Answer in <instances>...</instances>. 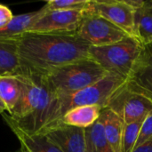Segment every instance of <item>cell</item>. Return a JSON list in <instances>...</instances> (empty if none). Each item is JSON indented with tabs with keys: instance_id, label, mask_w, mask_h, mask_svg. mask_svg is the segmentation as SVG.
Returning a JSON list of instances; mask_svg holds the SVG:
<instances>
[{
	"instance_id": "obj_1",
	"label": "cell",
	"mask_w": 152,
	"mask_h": 152,
	"mask_svg": "<svg viewBox=\"0 0 152 152\" xmlns=\"http://www.w3.org/2000/svg\"><path fill=\"white\" fill-rule=\"evenodd\" d=\"M17 46L20 71L41 76L89 58L90 45L77 34L27 32L17 41Z\"/></svg>"
},
{
	"instance_id": "obj_2",
	"label": "cell",
	"mask_w": 152,
	"mask_h": 152,
	"mask_svg": "<svg viewBox=\"0 0 152 152\" xmlns=\"http://www.w3.org/2000/svg\"><path fill=\"white\" fill-rule=\"evenodd\" d=\"M19 77L22 90L12 110L7 113L14 123L24 132L40 134L45 127L55 94L47 86L44 76L20 71Z\"/></svg>"
},
{
	"instance_id": "obj_3",
	"label": "cell",
	"mask_w": 152,
	"mask_h": 152,
	"mask_svg": "<svg viewBox=\"0 0 152 152\" xmlns=\"http://www.w3.org/2000/svg\"><path fill=\"white\" fill-rule=\"evenodd\" d=\"M126 80L117 74L108 73L100 81L80 91L69 94L55 95L49 119L43 131L59 123L61 118L72 109L92 105H97L102 109L106 108L111 94Z\"/></svg>"
},
{
	"instance_id": "obj_4",
	"label": "cell",
	"mask_w": 152,
	"mask_h": 152,
	"mask_svg": "<svg viewBox=\"0 0 152 152\" xmlns=\"http://www.w3.org/2000/svg\"><path fill=\"white\" fill-rule=\"evenodd\" d=\"M108 72L91 58L59 68L44 76L45 81L55 95L69 94L95 84Z\"/></svg>"
},
{
	"instance_id": "obj_5",
	"label": "cell",
	"mask_w": 152,
	"mask_h": 152,
	"mask_svg": "<svg viewBox=\"0 0 152 152\" xmlns=\"http://www.w3.org/2000/svg\"><path fill=\"white\" fill-rule=\"evenodd\" d=\"M144 47L136 38L126 37L118 43L108 45H90L89 58L108 73L117 74L127 79Z\"/></svg>"
},
{
	"instance_id": "obj_6",
	"label": "cell",
	"mask_w": 152,
	"mask_h": 152,
	"mask_svg": "<svg viewBox=\"0 0 152 152\" xmlns=\"http://www.w3.org/2000/svg\"><path fill=\"white\" fill-rule=\"evenodd\" d=\"M106 108L117 114L125 124L145 118L152 111V101L126 80L110 97Z\"/></svg>"
},
{
	"instance_id": "obj_7",
	"label": "cell",
	"mask_w": 152,
	"mask_h": 152,
	"mask_svg": "<svg viewBox=\"0 0 152 152\" xmlns=\"http://www.w3.org/2000/svg\"><path fill=\"white\" fill-rule=\"evenodd\" d=\"M76 34L91 46L115 44L129 37L118 27L88 8L85 11L84 18Z\"/></svg>"
},
{
	"instance_id": "obj_8",
	"label": "cell",
	"mask_w": 152,
	"mask_h": 152,
	"mask_svg": "<svg viewBox=\"0 0 152 152\" xmlns=\"http://www.w3.org/2000/svg\"><path fill=\"white\" fill-rule=\"evenodd\" d=\"M85 11L86 10L45 11V12L30 27L28 32L76 34L84 18Z\"/></svg>"
},
{
	"instance_id": "obj_9",
	"label": "cell",
	"mask_w": 152,
	"mask_h": 152,
	"mask_svg": "<svg viewBox=\"0 0 152 152\" xmlns=\"http://www.w3.org/2000/svg\"><path fill=\"white\" fill-rule=\"evenodd\" d=\"M88 9L118 27L127 36L135 38L134 18L136 10L127 4L125 0H92Z\"/></svg>"
},
{
	"instance_id": "obj_10",
	"label": "cell",
	"mask_w": 152,
	"mask_h": 152,
	"mask_svg": "<svg viewBox=\"0 0 152 152\" xmlns=\"http://www.w3.org/2000/svg\"><path fill=\"white\" fill-rule=\"evenodd\" d=\"M40 134H45L63 152H87L84 128L59 123Z\"/></svg>"
},
{
	"instance_id": "obj_11",
	"label": "cell",
	"mask_w": 152,
	"mask_h": 152,
	"mask_svg": "<svg viewBox=\"0 0 152 152\" xmlns=\"http://www.w3.org/2000/svg\"><path fill=\"white\" fill-rule=\"evenodd\" d=\"M4 122L15 134L20 143L21 152H63L45 134H31L21 130L8 114H1Z\"/></svg>"
},
{
	"instance_id": "obj_12",
	"label": "cell",
	"mask_w": 152,
	"mask_h": 152,
	"mask_svg": "<svg viewBox=\"0 0 152 152\" xmlns=\"http://www.w3.org/2000/svg\"><path fill=\"white\" fill-rule=\"evenodd\" d=\"M126 81L152 101V48L144 47Z\"/></svg>"
},
{
	"instance_id": "obj_13",
	"label": "cell",
	"mask_w": 152,
	"mask_h": 152,
	"mask_svg": "<svg viewBox=\"0 0 152 152\" xmlns=\"http://www.w3.org/2000/svg\"><path fill=\"white\" fill-rule=\"evenodd\" d=\"M45 12L42 7L36 12L15 15L9 24L0 28V41H18Z\"/></svg>"
},
{
	"instance_id": "obj_14",
	"label": "cell",
	"mask_w": 152,
	"mask_h": 152,
	"mask_svg": "<svg viewBox=\"0 0 152 152\" xmlns=\"http://www.w3.org/2000/svg\"><path fill=\"white\" fill-rule=\"evenodd\" d=\"M100 118L102 122L104 134L114 152H122V139L125 123L112 110L104 108Z\"/></svg>"
},
{
	"instance_id": "obj_15",
	"label": "cell",
	"mask_w": 152,
	"mask_h": 152,
	"mask_svg": "<svg viewBox=\"0 0 152 152\" xmlns=\"http://www.w3.org/2000/svg\"><path fill=\"white\" fill-rule=\"evenodd\" d=\"M102 110V107L97 105L77 107L68 111L59 123L86 129L93 126L100 118Z\"/></svg>"
},
{
	"instance_id": "obj_16",
	"label": "cell",
	"mask_w": 152,
	"mask_h": 152,
	"mask_svg": "<svg viewBox=\"0 0 152 152\" xmlns=\"http://www.w3.org/2000/svg\"><path fill=\"white\" fill-rule=\"evenodd\" d=\"M134 37L144 46L152 44V0L135 11Z\"/></svg>"
},
{
	"instance_id": "obj_17",
	"label": "cell",
	"mask_w": 152,
	"mask_h": 152,
	"mask_svg": "<svg viewBox=\"0 0 152 152\" xmlns=\"http://www.w3.org/2000/svg\"><path fill=\"white\" fill-rule=\"evenodd\" d=\"M20 70L17 41H0V77L17 75Z\"/></svg>"
},
{
	"instance_id": "obj_18",
	"label": "cell",
	"mask_w": 152,
	"mask_h": 152,
	"mask_svg": "<svg viewBox=\"0 0 152 152\" xmlns=\"http://www.w3.org/2000/svg\"><path fill=\"white\" fill-rule=\"evenodd\" d=\"M22 90L21 82L17 75L0 77V100L11 113L15 107Z\"/></svg>"
},
{
	"instance_id": "obj_19",
	"label": "cell",
	"mask_w": 152,
	"mask_h": 152,
	"mask_svg": "<svg viewBox=\"0 0 152 152\" xmlns=\"http://www.w3.org/2000/svg\"><path fill=\"white\" fill-rule=\"evenodd\" d=\"M87 152H114L104 134L101 118L93 126L85 129Z\"/></svg>"
},
{
	"instance_id": "obj_20",
	"label": "cell",
	"mask_w": 152,
	"mask_h": 152,
	"mask_svg": "<svg viewBox=\"0 0 152 152\" xmlns=\"http://www.w3.org/2000/svg\"><path fill=\"white\" fill-rule=\"evenodd\" d=\"M144 119L145 118H142L129 124H125L122 139V152H132L134 151Z\"/></svg>"
},
{
	"instance_id": "obj_21",
	"label": "cell",
	"mask_w": 152,
	"mask_h": 152,
	"mask_svg": "<svg viewBox=\"0 0 152 152\" xmlns=\"http://www.w3.org/2000/svg\"><path fill=\"white\" fill-rule=\"evenodd\" d=\"M92 0H50L43 6L45 11H71L86 10Z\"/></svg>"
},
{
	"instance_id": "obj_22",
	"label": "cell",
	"mask_w": 152,
	"mask_h": 152,
	"mask_svg": "<svg viewBox=\"0 0 152 152\" xmlns=\"http://www.w3.org/2000/svg\"><path fill=\"white\" fill-rule=\"evenodd\" d=\"M152 138V111L145 118L143 123H142V128H141V132H140V134H139V137H138V140H137V142H136V145L134 147L137 148L139 147L140 145L143 144L145 142L149 141L150 139Z\"/></svg>"
},
{
	"instance_id": "obj_23",
	"label": "cell",
	"mask_w": 152,
	"mask_h": 152,
	"mask_svg": "<svg viewBox=\"0 0 152 152\" xmlns=\"http://www.w3.org/2000/svg\"><path fill=\"white\" fill-rule=\"evenodd\" d=\"M13 17L14 15L8 6L0 4V28L9 24Z\"/></svg>"
},
{
	"instance_id": "obj_24",
	"label": "cell",
	"mask_w": 152,
	"mask_h": 152,
	"mask_svg": "<svg viewBox=\"0 0 152 152\" xmlns=\"http://www.w3.org/2000/svg\"><path fill=\"white\" fill-rule=\"evenodd\" d=\"M132 152H152V138L135 148Z\"/></svg>"
},
{
	"instance_id": "obj_25",
	"label": "cell",
	"mask_w": 152,
	"mask_h": 152,
	"mask_svg": "<svg viewBox=\"0 0 152 152\" xmlns=\"http://www.w3.org/2000/svg\"><path fill=\"white\" fill-rule=\"evenodd\" d=\"M6 111V108L4 106V104L3 103V102L0 100V114H3Z\"/></svg>"
},
{
	"instance_id": "obj_26",
	"label": "cell",
	"mask_w": 152,
	"mask_h": 152,
	"mask_svg": "<svg viewBox=\"0 0 152 152\" xmlns=\"http://www.w3.org/2000/svg\"><path fill=\"white\" fill-rule=\"evenodd\" d=\"M151 45V48H152V44H151V45Z\"/></svg>"
},
{
	"instance_id": "obj_27",
	"label": "cell",
	"mask_w": 152,
	"mask_h": 152,
	"mask_svg": "<svg viewBox=\"0 0 152 152\" xmlns=\"http://www.w3.org/2000/svg\"><path fill=\"white\" fill-rule=\"evenodd\" d=\"M17 152H21V151H17Z\"/></svg>"
}]
</instances>
